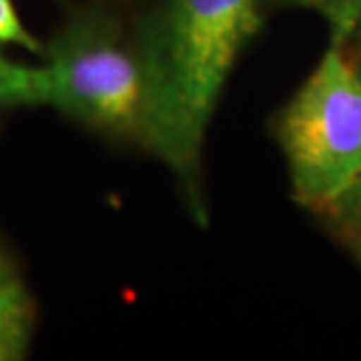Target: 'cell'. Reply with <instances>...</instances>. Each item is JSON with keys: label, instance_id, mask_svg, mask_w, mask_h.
Segmentation results:
<instances>
[{"label": "cell", "instance_id": "cell-1", "mask_svg": "<svg viewBox=\"0 0 361 361\" xmlns=\"http://www.w3.org/2000/svg\"><path fill=\"white\" fill-rule=\"evenodd\" d=\"M261 0H163L135 28L151 103L149 149L205 223L203 149L241 52L261 26Z\"/></svg>", "mask_w": 361, "mask_h": 361}, {"label": "cell", "instance_id": "cell-2", "mask_svg": "<svg viewBox=\"0 0 361 361\" xmlns=\"http://www.w3.org/2000/svg\"><path fill=\"white\" fill-rule=\"evenodd\" d=\"M44 106L109 139L149 149V80L135 32L101 6L71 14L42 51Z\"/></svg>", "mask_w": 361, "mask_h": 361}, {"label": "cell", "instance_id": "cell-3", "mask_svg": "<svg viewBox=\"0 0 361 361\" xmlns=\"http://www.w3.org/2000/svg\"><path fill=\"white\" fill-rule=\"evenodd\" d=\"M297 205L322 213L361 177V77L331 42L273 123Z\"/></svg>", "mask_w": 361, "mask_h": 361}, {"label": "cell", "instance_id": "cell-4", "mask_svg": "<svg viewBox=\"0 0 361 361\" xmlns=\"http://www.w3.org/2000/svg\"><path fill=\"white\" fill-rule=\"evenodd\" d=\"M35 331V303L20 275L0 287V361L25 360Z\"/></svg>", "mask_w": 361, "mask_h": 361}, {"label": "cell", "instance_id": "cell-5", "mask_svg": "<svg viewBox=\"0 0 361 361\" xmlns=\"http://www.w3.org/2000/svg\"><path fill=\"white\" fill-rule=\"evenodd\" d=\"M47 101L44 66H28L0 51V111L39 106Z\"/></svg>", "mask_w": 361, "mask_h": 361}, {"label": "cell", "instance_id": "cell-6", "mask_svg": "<svg viewBox=\"0 0 361 361\" xmlns=\"http://www.w3.org/2000/svg\"><path fill=\"white\" fill-rule=\"evenodd\" d=\"M319 219L361 267V177L323 209Z\"/></svg>", "mask_w": 361, "mask_h": 361}, {"label": "cell", "instance_id": "cell-7", "mask_svg": "<svg viewBox=\"0 0 361 361\" xmlns=\"http://www.w3.org/2000/svg\"><path fill=\"white\" fill-rule=\"evenodd\" d=\"M279 2L323 16L331 30V42L348 44L349 40L361 37V0H279Z\"/></svg>", "mask_w": 361, "mask_h": 361}, {"label": "cell", "instance_id": "cell-8", "mask_svg": "<svg viewBox=\"0 0 361 361\" xmlns=\"http://www.w3.org/2000/svg\"><path fill=\"white\" fill-rule=\"evenodd\" d=\"M0 47H20L35 54H42L44 51L20 20L13 0H0Z\"/></svg>", "mask_w": 361, "mask_h": 361}, {"label": "cell", "instance_id": "cell-9", "mask_svg": "<svg viewBox=\"0 0 361 361\" xmlns=\"http://www.w3.org/2000/svg\"><path fill=\"white\" fill-rule=\"evenodd\" d=\"M14 277H18V273H16V269H14L13 261H11V263L0 265V287H4L8 281H13Z\"/></svg>", "mask_w": 361, "mask_h": 361}, {"label": "cell", "instance_id": "cell-10", "mask_svg": "<svg viewBox=\"0 0 361 361\" xmlns=\"http://www.w3.org/2000/svg\"><path fill=\"white\" fill-rule=\"evenodd\" d=\"M353 61V65H355V68H357V73H360V77H361V47H360V51H357V56L355 59H351Z\"/></svg>", "mask_w": 361, "mask_h": 361}, {"label": "cell", "instance_id": "cell-11", "mask_svg": "<svg viewBox=\"0 0 361 361\" xmlns=\"http://www.w3.org/2000/svg\"><path fill=\"white\" fill-rule=\"evenodd\" d=\"M4 263H11V259L6 257V255H4V251L0 249V265H4Z\"/></svg>", "mask_w": 361, "mask_h": 361}]
</instances>
